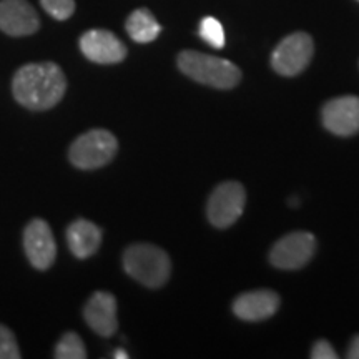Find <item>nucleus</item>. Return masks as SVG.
<instances>
[{
  "label": "nucleus",
  "instance_id": "obj_1",
  "mask_svg": "<svg viewBox=\"0 0 359 359\" xmlns=\"http://www.w3.org/2000/svg\"><path fill=\"white\" fill-rule=\"evenodd\" d=\"M67 90L64 70L53 62L27 64L17 70L12 80V93L25 109L50 110L62 100Z\"/></svg>",
  "mask_w": 359,
  "mask_h": 359
},
{
  "label": "nucleus",
  "instance_id": "obj_2",
  "mask_svg": "<svg viewBox=\"0 0 359 359\" xmlns=\"http://www.w3.org/2000/svg\"><path fill=\"white\" fill-rule=\"evenodd\" d=\"M180 70L195 82L219 90L236 87L241 80V70L226 60L195 50L182 52L177 58Z\"/></svg>",
  "mask_w": 359,
  "mask_h": 359
},
{
  "label": "nucleus",
  "instance_id": "obj_3",
  "mask_svg": "<svg viewBox=\"0 0 359 359\" xmlns=\"http://www.w3.org/2000/svg\"><path fill=\"white\" fill-rule=\"evenodd\" d=\"M123 268L128 276L147 288H161L172 273V262L158 246L137 243L125 250Z\"/></svg>",
  "mask_w": 359,
  "mask_h": 359
},
{
  "label": "nucleus",
  "instance_id": "obj_4",
  "mask_svg": "<svg viewBox=\"0 0 359 359\" xmlns=\"http://www.w3.org/2000/svg\"><path fill=\"white\" fill-rule=\"evenodd\" d=\"M118 150V142L109 130L95 128L80 135L69 148V158L80 170H97L110 163Z\"/></svg>",
  "mask_w": 359,
  "mask_h": 359
},
{
  "label": "nucleus",
  "instance_id": "obj_5",
  "mask_svg": "<svg viewBox=\"0 0 359 359\" xmlns=\"http://www.w3.org/2000/svg\"><path fill=\"white\" fill-rule=\"evenodd\" d=\"M313 52V39L304 32H294L278 43L271 55V65L280 75L294 77L306 69Z\"/></svg>",
  "mask_w": 359,
  "mask_h": 359
},
{
  "label": "nucleus",
  "instance_id": "obj_6",
  "mask_svg": "<svg viewBox=\"0 0 359 359\" xmlns=\"http://www.w3.org/2000/svg\"><path fill=\"white\" fill-rule=\"evenodd\" d=\"M246 193L238 182H224L215 188L206 206L208 219L213 226L228 228L243 215Z\"/></svg>",
  "mask_w": 359,
  "mask_h": 359
},
{
  "label": "nucleus",
  "instance_id": "obj_7",
  "mask_svg": "<svg viewBox=\"0 0 359 359\" xmlns=\"http://www.w3.org/2000/svg\"><path fill=\"white\" fill-rule=\"evenodd\" d=\"M316 238L313 233L294 231L283 236L269 253V262L280 269H299L313 258Z\"/></svg>",
  "mask_w": 359,
  "mask_h": 359
},
{
  "label": "nucleus",
  "instance_id": "obj_8",
  "mask_svg": "<svg viewBox=\"0 0 359 359\" xmlns=\"http://www.w3.org/2000/svg\"><path fill=\"white\" fill-rule=\"evenodd\" d=\"M24 250L30 264L34 268L45 271L55 262L57 245L52 228L45 219L35 218L25 226Z\"/></svg>",
  "mask_w": 359,
  "mask_h": 359
},
{
  "label": "nucleus",
  "instance_id": "obj_9",
  "mask_svg": "<svg viewBox=\"0 0 359 359\" xmlns=\"http://www.w3.org/2000/svg\"><path fill=\"white\" fill-rule=\"evenodd\" d=\"M80 50L90 62L102 65L120 64L127 57V47L114 32L92 29L80 37Z\"/></svg>",
  "mask_w": 359,
  "mask_h": 359
},
{
  "label": "nucleus",
  "instance_id": "obj_10",
  "mask_svg": "<svg viewBox=\"0 0 359 359\" xmlns=\"http://www.w3.org/2000/svg\"><path fill=\"white\" fill-rule=\"evenodd\" d=\"M37 11L29 0H0V30L11 37H25L39 30Z\"/></svg>",
  "mask_w": 359,
  "mask_h": 359
},
{
  "label": "nucleus",
  "instance_id": "obj_11",
  "mask_svg": "<svg viewBox=\"0 0 359 359\" xmlns=\"http://www.w3.org/2000/svg\"><path fill=\"white\" fill-rule=\"evenodd\" d=\"M323 123L331 133L351 137L359 132V98L339 97L327 102L323 109Z\"/></svg>",
  "mask_w": 359,
  "mask_h": 359
},
{
  "label": "nucleus",
  "instance_id": "obj_12",
  "mask_svg": "<svg viewBox=\"0 0 359 359\" xmlns=\"http://www.w3.org/2000/svg\"><path fill=\"white\" fill-rule=\"evenodd\" d=\"M83 318L87 325L103 338H110L118 330L116 318V299L114 294L97 291L90 296L83 308Z\"/></svg>",
  "mask_w": 359,
  "mask_h": 359
},
{
  "label": "nucleus",
  "instance_id": "obj_13",
  "mask_svg": "<svg viewBox=\"0 0 359 359\" xmlns=\"http://www.w3.org/2000/svg\"><path fill=\"white\" fill-rule=\"evenodd\" d=\"M280 308V296L275 291L258 290L238 296L233 303V311L245 321H263L271 318Z\"/></svg>",
  "mask_w": 359,
  "mask_h": 359
},
{
  "label": "nucleus",
  "instance_id": "obj_14",
  "mask_svg": "<svg viewBox=\"0 0 359 359\" xmlns=\"http://www.w3.org/2000/svg\"><path fill=\"white\" fill-rule=\"evenodd\" d=\"M67 243L74 257L87 259L97 253L102 245V230L88 219H77L67 228Z\"/></svg>",
  "mask_w": 359,
  "mask_h": 359
},
{
  "label": "nucleus",
  "instance_id": "obj_15",
  "mask_svg": "<svg viewBox=\"0 0 359 359\" xmlns=\"http://www.w3.org/2000/svg\"><path fill=\"white\" fill-rule=\"evenodd\" d=\"M125 29H127L130 39L137 43L154 42L161 32V25L148 8H137L130 13L127 22H125Z\"/></svg>",
  "mask_w": 359,
  "mask_h": 359
},
{
  "label": "nucleus",
  "instance_id": "obj_16",
  "mask_svg": "<svg viewBox=\"0 0 359 359\" xmlns=\"http://www.w3.org/2000/svg\"><path fill=\"white\" fill-rule=\"evenodd\" d=\"M57 359H85L87 358V349L82 338L77 333H65L55 346Z\"/></svg>",
  "mask_w": 359,
  "mask_h": 359
},
{
  "label": "nucleus",
  "instance_id": "obj_17",
  "mask_svg": "<svg viewBox=\"0 0 359 359\" xmlns=\"http://www.w3.org/2000/svg\"><path fill=\"white\" fill-rule=\"evenodd\" d=\"M200 35L205 42L215 48L224 47V30L223 25L215 17H205L200 24Z\"/></svg>",
  "mask_w": 359,
  "mask_h": 359
},
{
  "label": "nucleus",
  "instance_id": "obj_18",
  "mask_svg": "<svg viewBox=\"0 0 359 359\" xmlns=\"http://www.w3.org/2000/svg\"><path fill=\"white\" fill-rule=\"evenodd\" d=\"M43 11L55 20H67L74 15L75 0H40Z\"/></svg>",
  "mask_w": 359,
  "mask_h": 359
},
{
  "label": "nucleus",
  "instance_id": "obj_19",
  "mask_svg": "<svg viewBox=\"0 0 359 359\" xmlns=\"http://www.w3.org/2000/svg\"><path fill=\"white\" fill-rule=\"evenodd\" d=\"M20 349L15 336L7 326L0 325V359H20Z\"/></svg>",
  "mask_w": 359,
  "mask_h": 359
},
{
  "label": "nucleus",
  "instance_id": "obj_20",
  "mask_svg": "<svg viewBox=\"0 0 359 359\" xmlns=\"http://www.w3.org/2000/svg\"><path fill=\"white\" fill-rule=\"evenodd\" d=\"M311 358L313 359H338V353L334 351V348L327 343L326 339H320L314 343L311 349Z\"/></svg>",
  "mask_w": 359,
  "mask_h": 359
},
{
  "label": "nucleus",
  "instance_id": "obj_21",
  "mask_svg": "<svg viewBox=\"0 0 359 359\" xmlns=\"http://www.w3.org/2000/svg\"><path fill=\"white\" fill-rule=\"evenodd\" d=\"M348 358L349 359H359V334L354 336L351 344H349Z\"/></svg>",
  "mask_w": 359,
  "mask_h": 359
},
{
  "label": "nucleus",
  "instance_id": "obj_22",
  "mask_svg": "<svg viewBox=\"0 0 359 359\" xmlns=\"http://www.w3.org/2000/svg\"><path fill=\"white\" fill-rule=\"evenodd\" d=\"M114 358H115V359H127V358H128V354L125 353L123 349H116L115 354H114Z\"/></svg>",
  "mask_w": 359,
  "mask_h": 359
}]
</instances>
